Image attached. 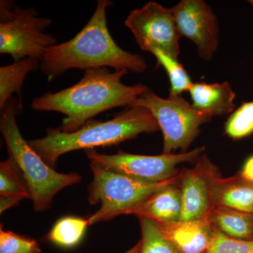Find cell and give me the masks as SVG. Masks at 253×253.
<instances>
[{
	"label": "cell",
	"mask_w": 253,
	"mask_h": 253,
	"mask_svg": "<svg viewBox=\"0 0 253 253\" xmlns=\"http://www.w3.org/2000/svg\"><path fill=\"white\" fill-rule=\"evenodd\" d=\"M22 104L11 97L1 111L0 130L9 156L14 160L27 186L36 212H44L51 207L57 193L81 182L77 173L63 174L50 167L23 139L16 117L22 111Z\"/></svg>",
	"instance_id": "cell-4"
},
{
	"label": "cell",
	"mask_w": 253,
	"mask_h": 253,
	"mask_svg": "<svg viewBox=\"0 0 253 253\" xmlns=\"http://www.w3.org/2000/svg\"><path fill=\"white\" fill-rule=\"evenodd\" d=\"M159 130L158 123L149 109L129 106L109 121L90 120L74 132L47 128L44 137L28 143L48 166L54 169L58 158L68 152L113 146L134 139L143 133L152 134Z\"/></svg>",
	"instance_id": "cell-3"
},
{
	"label": "cell",
	"mask_w": 253,
	"mask_h": 253,
	"mask_svg": "<svg viewBox=\"0 0 253 253\" xmlns=\"http://www.w3.org/2000/svg\"><path fill=\"white\" fill-rule=\"evenodd\" d=\"M93 180L88 188V201L91 205L101 204L99 211L88 218L89 225L109 221L139 204L165 186L174 184L177 175L156 184L142 182L106 170L90 164Z\"/></svg>",
	"instance_id": "cell-7"
},
{
	"label": "cell",
	"mask_w": 253,
	"mask_h": 253,
	"mask_svg": "<svg viewBox=\"0 0 253 253\" xmlns=\"http://www.w3.org/2000/svg\"><path fill=\"white\" fill-rule=\"evenodd\" d=\"M155 224L162 235L181 253H208L213 236L209 213L194 220Z\"/></svg>",
	"instance_id": "cell-12"
},
{
	"label": "cell",
	"mask_w": 253,
	"mask_h": 253,
	"mask_svg": "<svg viewBox=\"0 0 253 253\" xmlns=\"http://www.w3.org/2000/svg\"><path fill=\"white\" fill-rule=\"evenodd\" d=\"M41 67V59L28 57L0 68V110L4 109L14 93L21 98V88L28 73Z\"/></svg>",
	"instance_id": "cell-17"
},
{
	"label": "cell",
	"mask_w": 253,
	"mask_h": 253,
	"mask_svg": "<svg viewBox=\"0 0 253 253\" xmlns=\"http://www.w3.org/2000/svg\"><path fill=\"white\" fill-rule=\"evenodd\" d=\"M249 2L253 6V0H250V1H249Z\"/></svg>",
	"instance_id": "cell-28"
},
{
	"label": "cell",
	"mask_w": 253,
	"mask_h": 253,
	"mask_svg": "<svg viewBox=\"0 0 253 253\" xmlns=\"http://www.w3.org/2000/svg\"><path fill=\"white\" fill-rule=\"evenodd\" d=\"M39 243L12 232L0 229V253H41Z\"/></svg>",
	"instance_id": "cell-24"
},
{
	"label": "cell",
	"mask_w": 253,
	"mask_h": 253,
	"mask_svg": "<svg viewBox=\"0 0 253 253\" xmlns=\"http://www.w3.org/2000/svg\"><path fill=\"white\" fill-rule=\"evenodd\" d=\"M219 169L206 155H202L194 168L179 172L177 185L180 189L181 212L179 220H194L207 215L211 211L210 186L219 174Z\"/></svg>",
	"instance_id": "cell-11"
},
{
	"label": "cell",
	"mask_w": 253,
	"mask_h": 253,
	"mask_svg": "<svg viewBox=\"0 0 253 253\" xmlns=\"http://www.w3.org/2000/svg\"><path fill=\"white\" fill-rule=\"evenodd\" d=\"M207 253H253V240L233 239L213 226L212 241Z\"/></svg>",
	"instance_id": "cell-23"
},
{
	"label": "cell",
	"mask_w": 253,
	"mask_h": 253,
	"mask_svg": "<svg viewBox=\"0 0 253 253\" xmlns=\"http://www.w3.org/2000/svg\"><path fill=\"white\" fill-rule=\"evenodd\" d=\"M127 73L126 70L111 72L106 67L86 70L83 78L74 85L33 99L32 109L63 113L66 117L58 129L74 132L99 113L114 108L129 107L147 90V86L143 84H123L122 78Z\"/></svg>",
	"instance_id": "cell-1"
},
{
	"label": "cell",
	"mask_w": 253,
	"mask_h": 253,
	"mask_svg": "<svg viewBox=\"0 0 253 253\" xmlns=\"http://www.w3.org/2000/svg\"><path fill=\"white\" fill-rule=\"evenodd\" d=\"M88 225V219L78 217H63L56 221L45 239L60 247L66 249L75 247L81 242Z\"/></svg>",
	"instance_id": "cell-18"
},
{
	"label": "cell",
	"mask_w": 253,
	"mask_h": 253,
	"mask_svg": "<svg viewBox=\"0 0 253 253\" xmlns=\"http://www.w3.org/2000/svg\"><path fill=\"white\" fill-rule=\"evenodd\" d=\"M224 133L231 139H244L253 134V101L244 102L228 118Z\"/></svg>",
	"instance_id": "cell-21"
},
{
	"label": "cell",
	"mask_w": 253,
	"mask_h": 253,
	"mask_svg": "<svg viewBox=\"0 0 253 253\" xmlns=\"http://www.w3.org/2000/svg\"><path fill=\"white\" fill-rule=\"evenodd\" d=\"M141 232L140 253H181L158 230L154 221L139 218Z\"/></svg>",
	"instance_id": "cell-20"
},
{
	"label": "cell",
	"mask_w": 253,
	"mask_h": 253,
	"mask_svg": "<svg viewBox=\"0 0 253 253\" xmlns=\"http://www.w3.org/2000/svg\"><path fill=\"white\" fill-rule=\"evenodd\" d=\"M131 106H141L151 111L163 134V154H170L176 150L189 151L190 146L200 133V127L212 119L201 112L182 96L161 97L148 88Z\"/></svg>",
	"instance_id": "cell-5"
},
{
	"label": "cell",
	"mask_w": 253,
	"mask_h": 253,
	"mask_svg": "<svg viewBox=\"0 0 253 253\" xmlns=\"http://www.w3.org/2000/svg\"><path fill=\"white\" fill-rule=\"evenodd\" d=\"M141 250V240L139 241L134 246V247L131 248V249H129V251H126V253H140Z\"/></svg>",
	"instance_id": "cell-27"
},
{
	"label": "cell",
	"mask_w": 253,
	"mask_h": 253,
	"mask_svg": "<svg viewBox=\"0 0 253 253\" xmlns=\"http://www.w3.org/2000/svg\"><path fill=\"white\" fill-rule=\"evenodd\" d=\"M8 194L24 195L31 199L26 182L10 156L0 164V195Z\"/></svg>",
	"instance_id": "cell-22"
},
{
	"label": "cell",
	"mask_w": 253,
	"mask_h": 253,
	"mask_svg": "<svg viewBox=\"0 0 253 253\" xmlns=\"http://www.w3.org/2000/svg\"><path fill=\"white\" fill-rule=\"evenodd\" d=\"M212 207L232 208L253 214V183L240 174L222 178L220 173L212 178L210 186Z\"/></svg>",
	"instance_id": "cell-14"
},
{
	"label": "cell",
	"mask_w": 253,
	"mask_h": 253,
	"mask_svg": "<svg viewBox=\"0 0 253 253\" xmlns=\"http://www.w3.org/2000/svg\"><path fill=\"white\" fill-rule=\"evenodd\" d=\"M189 91L192 99L191 105L198 111L212 117L226 116L234 111L236 93L227 81L212 84L195 83Z\"/></svg>",
	"instance_id": "cell-15"
},
{
	"label": "cell",
	"mask_w": 253,
	"mask_h": 253,
	"mask_svg": "<svg viewBox=\"0 0 253 253\" xmlns=\"http://www.w3.org/2000/svg\"><path fill=\"white\" fill-rule=\"evenodd\" d=\"M157 59L158 64L166 70L170 83L169 96H181L184 91H189L194 83L182 64L172 56L160 49L151 52Z\"/></svg>",
	"instance_id": "cell-19"
},
{
	"label": "cell",
	"mask_w": 253,
	"mask_h": 253,
	"mask_svg": "<svg viewBox=\"0 0 253 253\" xmlns=\"http://www.w3.org/2000/svg\"><path fill=\"white\" fill-rule=\"evenodd\" d=\"M239 174L244 179L253 183V156H251L244 163Z\"/></svg>",
	"instance_id": "cell-26"
},
{
	"label": "cell",
	"mask_w": 253,
	"mask_h": 253,
	"mask_svg": "<svg viewBox=\"0 0 253 253\" xmlns=\"http://www.w3.org/2000/svg\"><path fill=\"white\" fill-rule=\"evenodd\" d=\"M171 9L180 36L196 44L201 59L211 61L219 44V23L211 6L204 0H181Z\"/></svg>",
	"instance_id": "cell-10"
},
{
	"label": "cell",
	"mask_w": 253,
	"mask_h": 253,
	"mask_svg": "<svg viewBox=\"0 0 253 253\" xmlns=\"http://www.w3.org/2000/svg\"><path fill=\"white\" fill-rule=\"evenodd\" d=\"M113 4L99 0L89 22L71 41L46 49L41 59V71L49 81L60 77L73 68L80 70L111 67L141 73L147 68L141 55L125 51L110 34L106 9Z\"/></svg>",
	"instance_id": "cell-2"
},
{
	"label": "cell",
	"mask_w": 253,
	"mask_h": 253,
	"mask_svg": "<svg viewBox=\"0 0 253 253\" xmlns=\"http://www.w3.org/2000/svg\"><path fill=\"white\" fill-rule=\"evenodd\" d=\"M25 199H28V198L24 195H0V213L2 214L6 210L16 206L20 201Z\"/></svg>",
	"instance_id": "cell-25"
},
{
	"label": "cell",
	"mask_w": 253,
	"mask_h": 253,
	"mask_svg": "<svg viewBox=\"0 0 253 253\" xmlns=\"http://www.w3.org/2000/svg\"><path fill=\"white\" fill-rule=\"evenodd\" d=\"M51 18L38 16L34 8L23 9L14 1L0 3V53L9 54L14 62L28 57L41 59L46 49L57 44L54 36L44 33Z\"/></svg>",
	"instance_id": "cell-6"
},
{
	"label": "cell",
	"mask_w": 253,
	"mask_h": 253,
	"mask_svg": "<svg viewBox=\"0 0 253 253\" xmlns=\"http://www.w3.org/2000/svg\"><path fill=\"white\" fill-rule=\"evenodd\" d=\"M205 150V146H201L185 153L158 156L131 154L122 151L116 154H102L94 149L85 150V154L91 165L142 182L156 184L177 175L180 172L176 168L179 165L196 163Z\"/></svg>",
	"instance_id": "cell-8"
},
{
	"label": "cell",
	"mask_w": 253,
	"mask_h": 253,
	"mask_svg": "<svg viewBox=\"0 0 253 253\" xmlns=\"http://www.w3.org/2000/svg\"><path fill=\"white\" fill-rule=\"evenodd\" d=\"M209 217L213 226L225 235L240 240H253V214L232 208L212 207Z\"/></svg>",
	"instance_id": "cell-16"
},
{
	"label": "cell",
	"mask_w": 253,
	"mask_h": 253,
	"mask_svg": "<svg viewBox=\"0 0 253 253\" xmlns=\"http://www.w3.org/2000/svg\"><path fill=\"white\" fill-rule=\"evenodd\" d=\"M143 51L160 49L178 59L180 54V35L171 8L149 1L140 9L133 10L125 21Z\"/></svg>",
	"instance_id": "cell-9"
},
{
	"label": "cell",
	"mask_w": 253,
	"mask_h": 253,
	"mask_svg": "<svg viewBox=\"0 0 253 253\" xmlns=\"http://www.w3.org/2000/svg\"><path fill=\"white\" fill-rule=\"evenodd\" d=\"M177 181L153 193L128 210L125 214H134L139 218H146L158 223L179 220L181 197Z\"/></svg>",
	"instance_id": "cell-13"
}]
</instances>
